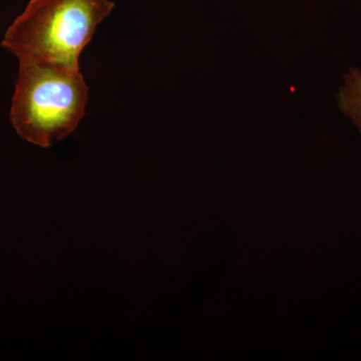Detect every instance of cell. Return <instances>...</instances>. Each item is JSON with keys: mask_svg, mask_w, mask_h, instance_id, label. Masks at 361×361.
I'll return each instance as SVG.
<instances>
[{"mask_svg": "<svg viewBox=\"0 0 361 361\" xmlns=\"http://www.w3.org/2000/svg\"><path fill=\"white\" fill-rule=\"evenodd\" d=\"M89 102L80 68L21 59L11 118L21 139L49 148L75 132Z\"/></svg>", "mask_w": 361, "mask_h": 361, "instance_id": "1", "label": "cell"}, {"mask_svg": "<svg viewBox=\"0 0 361 361\" xmlns=\"http://www.w3.org/2000/svg\"><path fill=\"white\" fill-rule=\"evenodd\" d=\"M115 6L111 0H30L1 47L18 61L80 68V54Z\"/></svg>", "mask_w": 361, "mask_h": 361, "instance_id": "2", "label": "cell"}, {"mask_svg": "<svg viewBox=\"0 0 361 361\" xmlns=\"http://www.w3.org/2000/svg\"><path fill=\"white\" fill-rule=\"evenodd\" d=\"M339 109L344 116L353 120L361 135V71L356 66L349 68L344 75L343 85L336 94Z\"/></svg>", "mask_w": 361, "mask_h": 361, "instance_id": "3", "label": "cell"}]
</instances>
